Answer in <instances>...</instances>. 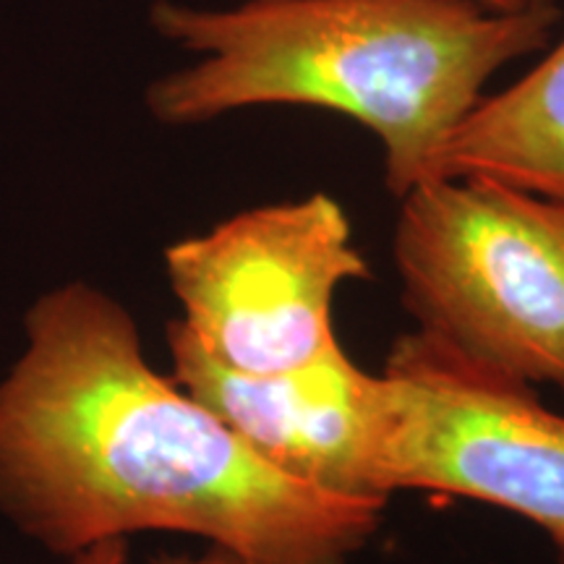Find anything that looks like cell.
Instances as JSON below:
<instances>
[{"instance_id":"cell-9","label":"cell","mask_w":564,"mask_h":564,"mask_svg":"<svg viewBox=\"0 0 564 564\" xmlns=\"http://www.w3.org/2000/svg\"><path fill=\"white\" fill-rule=\"evenodd\" d=\"M150 564H246L223 546H207L202 554H160Z\"/></svg>"},{"instance_id":"cell-11","label":"cell","mask_w":564,"mask_h":564,"mask_svg":"<svg viewBox=\"0 0 564 564\" xmlns=\"http://www.w3.org/2000/svg\"><path fill=\"white\" fill-rule=\"evenodd\" d=\"M554 549H556V560H560V564H564V541H554Z\"/></svg>"},{"instance_id":"cell-5","label":"cell","mask_w":564,"mask_h":564,"mask_svg":"<svg viewBox=\"0 0 564 564\" xmlns=\"http://www.w3.org/2000/svg\"><path fill=\"white\" fill-rule=\"evenodd\" d=\"M382 377L392 494L478 499L564 541V415L541 405L531 384L423 329L394 343Z\"/></svg>"},{"instance_id":"cell-7","label":"cell","mask_w":564,"mask_h":564,"mask_svg":"<svg viewBox=\"0 0 564 564\" xmlns=\"http://www.w3.org/2000/svg\"><path fill=\"white\" fill-rule=\"evenodd\" d=\"M465 175L564 207V40L512 87L481 97L453 131L440 178Z\"/></svg>"},{"instance_id":"cell-10","label":"cell","mask_w":564,"mask_h":564,"mask_svg":"<svg viewBox=\"0 0 564 564\" xmlns=\"http://www.w3.org/2000/svg\"><path fill=\"white\" fill-rule=\"evenodd\" d=\"M474 3L484 6V9H489V11H518V9H525L523 0H474Z\"/></svg>"},{"instance_id":"cell-12","label":"cell","mask_w":564,"mask_h":564,"mask_svg":"<svg viewBox=\"0 0 564 564\" xmlns=\"http://www.w3.org/2000/svg\"><path fill=\"white\" fill-rule=\"evenodd\" d=\"M525 6H556V0H523Z\"/></svg>"},{"instance_id":"cell-4","label":"cell","mask_w":564,"mask_h":564,"mask_svg":"<svg viewBox=\"0 0 564 564\" xmlns=\"http://www.w3.org/2000/svg\"><path fill=\"white\" fill-rule=\"evenodd\" d=\"M165 270L186 335L241 373L299 369L340 348L335 293L371 274L327 194L238 212L167 246Z\"/></svg>"},{"instance_id":"cell-6","label":"cell","mask_w":564,"mask_h":564,"mask_svg":"<svg viewBox=\"0 0 564 564\" xmlns=\"http://www.w3.org/2000/svg\"><path fill=\"white\" fill-rule=\"evenodd\" d=\"M167 348L175 382L282 476L337 497L390 502L384 377L358 369L343 345L299 369L241 373L212 361L175 319Z\"/></svg>"},{"instance_id":"cell-1","label":"cell","mask_w":564,"mask_h":564,"mask_svg":"<svg viewBox=\"0 0 564 564\" xmlns=\"http://www.w3.org/2000/svg\"><path fill=\"white\" fill-rule=\"evenodd\" d=\"M387 505L282 476L158 373L121 301L84 280L24 314L0 379V514L55 556L186 533L246 564H352Z\"/></svg>"},{"instance_id":"cell-3","label":"cell","mask_w":564,"mask_h":564,"mask_svg":"<svg viewBox=\"0 0 564 564\" xmlns=\"http://www.w3.org/2000/svg\"><path fill=\"white\" fill-rule=\"evenodd\" d=\"M394 264L423 333L564 392V207L481 175L400 196Z\"/></svg>"},{"instance_id":"cell-8","label":"cell","mask_w":564,"mask_h":564,"mask_svg":"<svg viewBox=\"0 0 564 564\" xmlns=\"http://www.w3.org/2000/svg\"><path fill=\"white\" fill-rule=\"evenodd\" d=\"M68 564H129V539H108L68 556Z\"/></svg>"},{"instance_id":"cell-2","label":"cell","mask_w":564,"mask_h":564,"mask_svg":"<svg viewBox=\"0 0 564 564\" xmlns=\"http://www.w3.org/2000/svg\"><path fill=\"white\" fill-rule=\"evenodd\" d=\"M560 6L474 0H246L228 11L152 6L162 37L204 61L154 82L152 116L194 126L299 105L352 118L384 147L387 188L440 178L444 144L507 63L544 51Z\"/></svg>"}]
</instances>
